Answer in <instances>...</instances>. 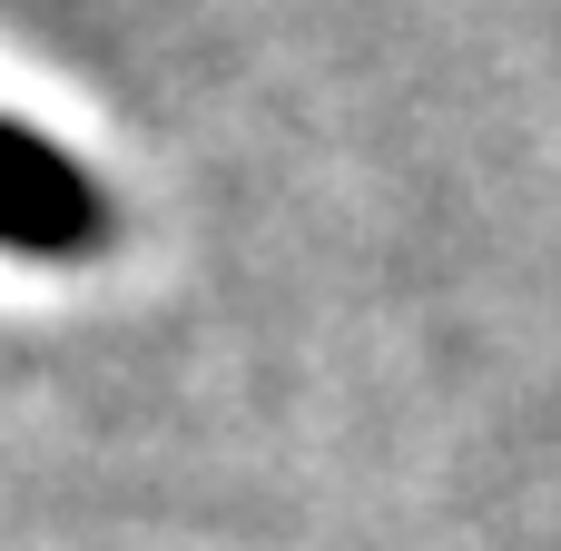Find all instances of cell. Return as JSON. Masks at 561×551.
Instances as JSON below:
<instances>
[{"instance_id": "6da1fadb", "label": "cell", "mask_w": 561, "mask_h": 551, "mask_svg": "<svg viewBox=\"0 0 561 551\" xmlns=\"http://www.w3.org/2000/svg\"><path fill=\"white\" fill-rule=\"evenodd\" d=\"M108 246V187L39 128L0 118V256L30 266H79Z\"/></svg>"}]
</instances>
